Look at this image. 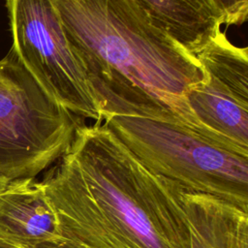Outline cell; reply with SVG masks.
<instances>
[{"instance_id": "3957f363", "label": "cell", "mask_w": 248, "mask_h": 248, "mask_svg": "<svg viewBox=\"0 0 248 248\" xmlns=\"http://www.w3.org/2000/svg\"><path fill=\"white\" fill-rule=\"evenodd\" d=\"M103 123L151 171L248 211V149L177 121L112 115Z\"/></svg>"}, {"instance_id": "8fae6325", "label": "cell", "mask_w": 248, "mask_h": 248, "mask_svg": "<svg viewBox=\"0 0 248 248\" xmlns=\"http://www.w3.org/2000/svg\"><path fill=\"white\" fill-rule=\"evenodd\" d=\"M33 248H85L77 243H74L65 238H58L50 241L41 243Z\"/></svg>"}, {"instance_id": "9c48e42d", "label": "cell", "mask_w": 248, "mask_h": 248, "mask_svg": "<svg viewBox=\"0 0 248 248\" xmlns=\"http://www.w3.org/2000/svg\"><path fill=\"white\" fill-rule=\"evenodd\" d=\"M151 20L196 55L224 25L212 0H135Z\"/></svg>"}, {"instance_id": "30bf717a", "label": "cell", "mask_w": 248, "mask_h": 248, "mask_svg": "<svg viewBox=\"0 0 248 248\" xmlns=\"http://www.w3.org/2000/svg\"><path fill=\"white\" fill-rule=\"evenodd\" d=\"M221 13L224 24L241 25L247 19L248 0H212Z\"/></svg>"}, {"instance_id": "8992f818", "label": "cell", "mask_w": 248, "mask_h": 248, "mask_svg": "<svg viewBox=\"0 0 248 248\" xmlns=\"http://www.w3.org/2000/svg\"><path fill=\"white\" fill-rule=\"evenodd\" d=\"M202 79L186 94L199 125L209 134L248 149V49L220 31L196 55Z\"/></svg>"}, {"instance_id": "ba28073f", "label": "cell", "mask_w": 248, "mask_h": 248, "mask_svg": "<svg viewBox=\"0 0 248 248\" xmlns=\"http://www.w3.org/2000/svg\"><path fill=\"white\" fill-rule=\"evenodd\" d=\"M191 248H248V211L212 195L181 190Z\"/></svg>"}, {"instance_id": "5b68a950", "label": "cell", "mask_w": 248, "mask_h": 248, "mask_svg": "<svg viewBox=\"0 0 248 248\" xmlns=\"http://www.w3.org/2000/svg\"><path fill=\"white\" fill-rule=\"evenodd\" d=\"M12 49L45 91L81 118L103 122L102 108L51 0H6Z\"/></svg>"}, {"instance_id": "7a4b0ae2", "label": "cell", "mask_w": 248, "mask_h": 248, "mask_svg": "<svg viewBox=\"0 0 248 248\" xmlns=\"http://www.w3.org/2000/svg\"><path fill=\"white\" fill-rule=\"evenodd\" d=\"M51 2L102 108L103 121L136 115L203 130L186 102L188 90L203 78L198 59L135 0Z\"/></svg>"}, {"instance_id": "52a82bcc", "label": "cell", "mask_w": 248, "mask_h": 248, "mask_svg": "<svg viewBox=\"0 0 248 248\" xmlns=\"http://www.w3.org/2000/svg\"><path fill=\"white\" fill-rule=\"evenodd\" d=\"M0 237L20 248L61 238L55 212L41 181L12 180L0 195Z\"/></svg>"}, {"instance_id": "6da1fadb", "label": "cell", "mask_w": 248, "mask_h": 248, "mask_svg": "<svg viewBox=\"0 0 248 248\" xmlns=\"http://www.w3.org/2000/svg\"><path fill=\"white\" fill-rule=\"evenodd\" d=\"M41 182L62 238L85 248H191L182 187L148 170L103 122L81 124Z\"/></svg>"}, {"instance_id": "277c9868", "label": "cell", "mask_w": 248, "mask_h": 248, "mask_svg": "<svg viewBox=\"0 0 248 248\" xmlns=\"http://www.w3.org/2000/svg\"><path fill=\"white\" fill-rule=\"evenodd\" d=\"M78 116L53 100L11 48L0 60V175L35 178L70 148Z\"/></svg>"}, {"instance_id": "7c38bea8", "label": "cell", "mask_w": 248, "mask_h": 248, "mask_svg": "<svg viewBox=\"0 0 248 248\" xmlns=\"http://www.w3.org/2000/svg\"><path fill=\"white\" fill-rule=\"evenodd\" d=\"M12 180H10L9 178L3 176V175H0V195L8 188V186L10 185Z\"/></svg>"}, {"instance_id": "4fadbf2b", "label": "cell", "mask_w": 248, "mask_h": 248, "mask_svg": "<svg viewBox=\"0 0 248 248\" xmlns=\"http://www.w3.org/2000/svg\"><path fill=\"white\" fill-rule=\"evenodd\" d=\"M0 248H20V247L13 244L11 242H8L0 237Z\"/></svg>"}]
</instances>
